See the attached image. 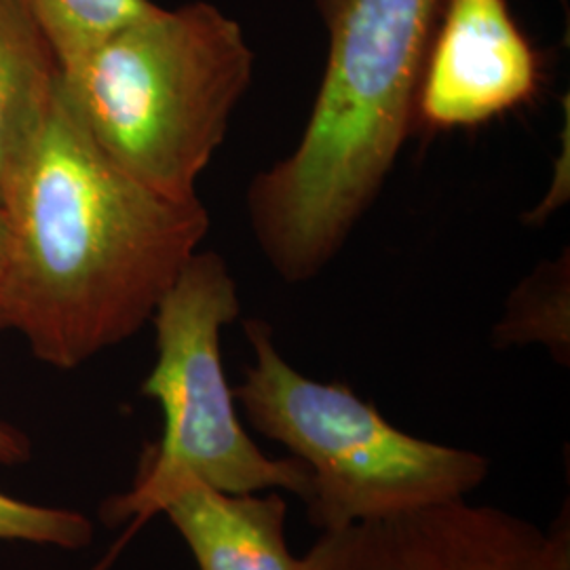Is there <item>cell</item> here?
Listing matches in <instances>:
<instances>
[{"label":"cell","mask_w":570,"mask_h":570,"mask_svg":"<svg viewBox=\"0 0 570 570\" xmlns=\"http://www.w3.org/2000/svg\"><path fill=\"white\" fill-rule=\"evenodd\" d=\"M30 456V444L18 429L0 423V463L20 465Z\"/></svg>","instance_id":"cell-13"},{"label":"cell","mask_w":570,"mask_h":570,"mask_svg":"<svg viewBox=\"0 0 570 570\" xmlns=\"http://www.w3.org/2000/svg\"><path fill=\"white\" fill-rule=\"evenodd\" d=\"M499 345L546 343L560 362H569V301L560 287L541 285L515 296L494 330Z\"/></svg>","instance_id":"cell-11"},{"label":"cell","mask_w":570,"mask_h":570,"mask_svg":"<svg viewBox=\"0 0 570 570\" xmlns=\"http://www.w3.org/2000/svg\"><path fill=\"white\" fill-rule=\"evenodd\" d=\"M41 26L61 70L81 60L125 23L144 16L150 0H21Z\"/></svg>","instance_id":"cell-10"},{"label":"cell","mask_w":570,"mask_h":570,"mask_svg":"<svg viewBox=\"0 0 570 570\" xmlns=\"http://www.w3.org/2000/svg\"><path fill=\"white\" fill-rule=\"evenodd\" d=\"M539 60L508 0H446L429 47L416 119L435 129L475 127L529 102Z\"/></svg>","instance_id":"cell-7"},{"label":"cell","mask_w":570,"mask_h":570,"mask_svg":"<svg viewBox=\"0 0 570 570\" xmlns=\"http://www.w3.org/2000/svg\"><path fill=\"white\" fill-rule=\"evenodd\" d=\"M61 66L21 0H0V205L60 91Z\"/></svg>","instance_id":"cell-9"},{"label":"cell","mask_w":570,"mask_h":570,"mask_svg":"<svg viewBox=\"0 0 570 570\" xmlns=\"http://www.w3.org/2000/svg\"><path fill=\"white\" fill-rule=\"evenodd\" d=\"M91 539L94 522L81 511L35 505L0 492V541L81 550Z\"/></svg>","instance_id":"cell-12"},{"label":"cell","mask_w":570,"mask_h":570,"mask_svg":"<svg viewBox=\"0 0 570 570\" xmlns=\"http://www.w3.org/2000/svg\"><path fill=\"white\" fill-rule=\"evenodd\" d=\"M252 70L242 26L214 4H153L63 68L61 91L122 171L164 197L190 202Z\"/></svg>","instance_id":"cell-3"},{"label":"cell","mask_w":570,"mask_h":570,"mask_svg":"<svg viewBox=\"0 0 570 570\" xmlns=\"http://www.w3.org/2000/svg\"><path fill=\"white\" fill-rule=\"evenodd\" d=\"M2 284L7 330L75 370L150 324L209 230L202 199L138 183L87 134L63 91L13 184Z\"/></svg>","instance_id":"cell-1"},{"label":"cell","mask_w":570,"mask_h":570,"mask_svg":"<svg viewBox=\"0 0 570 570\" xmlns=\"http://www.w3.org/2000/svg\"><path fill=\"white\" fill-rule=\"evenodd\" d=\"M9 244H11L9 218H7L4 207L0 205V334L7 332L4 311H2V284H4V271H7V261H9Z\"/></svg>","instance_id":"cell-14"},{"label":"cell","mask_w":570,"mask_h":570,"mask_svg":"<svg viewBox=\"0 0 570 570\" xmlns=\"http://www.w3.org/2000/svg\"><path fill=\"white\" fill-rule=\"evenodd\" d=\"M244 330L254 362L235 402L252 429L311 471V527L330 532L465 499L489 478L484 454L416 438L343 383L301 374L263 320H245Z\"/></svg>","instance_id":"cell-5"},{"label":"cell","mask_w":570,"mask_h":570,"mask_svg":"<svg viewBox=\"0 0 570 570\" xmlns=\"http://www.w3.org/2000/svg\"><path fill=\"white\" fill-rule=\"evenodd\" d=\"M199 570H305L285 541L287 503L279 492L233 494L188 480L164 510Z\"/></svg>","instance_id":"cell-8"},{"label":"cell","mask_w":570,"mask_h":570,"mask_svg":"<svg viewBox=\"0 0 570 570\" xmlns=\"http://www.w3.org/2000/svg\"><path fill=\"white\" fill-rule=\"evenodd\" d=\"M239 315L237 284L225 258L197 252L150 320L157 362L142 383V395L161 407L164 433L131 489L100 508L108 527L127 529L96 570H108L188 480L233 494L282 489L305 505L311 501L313 480L305 463L292 454L266 456L242 425L220 351L223 327Z\"/></svg>","instance_id":"cell-4"},{"label":"cell","mask_w":570,"mask_h":570,"mask_svg":"<svg viewBox=\"0 0 570 570\" xmlns=\"http://www.w3.org/2000/svg\"><path fill=\"white\" fill-rule=\"evenodd\" d=\"M326 70L296 150L254 178L247 212L287 284L317 277L379 197L416 121L446 0H317Z\"/></svg>","instance_id":"cell-2"},{"label":"cell","mask_w":570,"mask_h":570,"mask_svg":"<svg viewBox=\"0 0 570 570\" xmlns=\"http://www.w3.org/2000/svg\"><path fill=\"white\" fill-rule=\"evenodd\" d=\"M305 570H570L569 513L550 529L454 499L322 532Z\"/></svg>","instance_id":"cell-6"}]
</instances>
